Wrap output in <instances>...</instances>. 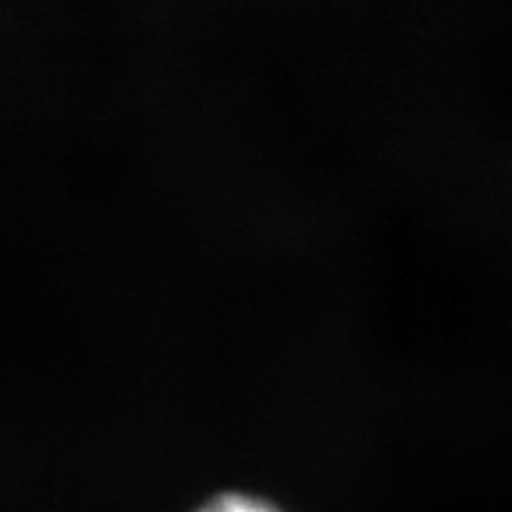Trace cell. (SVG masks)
Masks as SVG:
<instances>
[{
	"label": "cell",
	"mask_w": 512,
	"mask_h": 512,
	"mask_svg": "<svg viewBox=\"0 0 512 512\" xmlns=\"http://www.w3.org/2000/svg\"><path fill=\"white\" fill-rule=\"evenodd\" d=\"M194 512H285V510L280 505H275L272 499L259 497V494L228 489V492L212 494L209 499H204L202 505L196 507Z\"/></svg>",
	"instance_id": "obj_1"
}]
</instances>
